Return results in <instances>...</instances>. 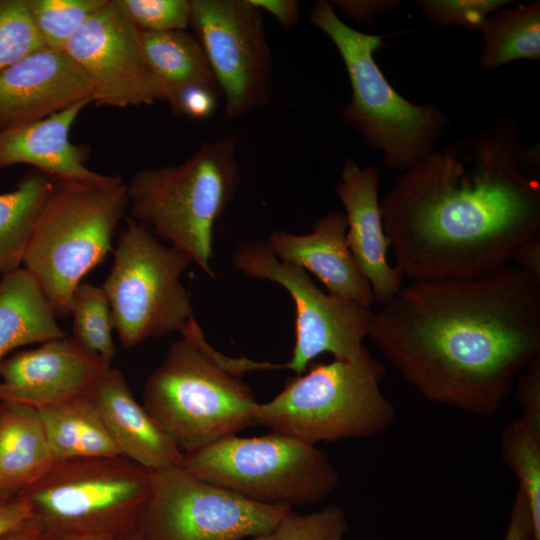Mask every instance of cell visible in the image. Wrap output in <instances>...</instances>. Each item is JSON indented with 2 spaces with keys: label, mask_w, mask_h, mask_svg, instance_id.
Segmentation results:
<instances>
[{
  "label": "cell",
  "mask_w": 540,
  "mask_h": 540,
  "mask_svg": "<svg viewBox=\"0 0 540 540\" xmlns=\"http://www.w3.org/2000/svg\"><path fill=\"white\" fill-rule=\"evenodd\" d=\"M370 340L425 399L492 416L540 357V281L510 263L412 280L373 311Z\"/></svg>",
  "instance_id": "obj_1"
},
{
  "label": "cell",
  "mask_w": 540,
  "mask_h": 540,
  "mask_svg": "<svg viewBox=\"0 0 540 540\" xmlns=\"http://www.w3.org/2000/svg\"><path fill=\"white\" fill-rule=\"evenodd\" d=\"M521 140L516 120L502 115L400 172L380 206L404 277L484 275L540 237V183L517 162Z\"/></svg>",
  "instance_id": "obj_2"
},
{
  "label": "cell",
  "mask_w": 540,
  "mask_h": 540,
  "mask_svg": "<svg viewBox=\"0 0 540 540\" xmlns=\"http://www.w3.org/2000/svg\"><path fill=\"white\" fill-rule=\"evenodd\" d=\"M180 334L147 378L143 406L189 453L255 424L258 402L240 376L269 364L214 350L194 318Z\"/></svg>",
  "instance_id": "obj_3"
},
{
  "label": "cell",
  "mask_w": 540,
  "mask_h": 540,
  "mask_svg": "<svg viewBox=\"0 0 540 540\" xmlns=\"http://www.w3.org/2000/svg\"><path fill=\"white\" fill-rule=\"evenodd\" d=\"M234 135L204 143L178 165L135 172L126 183L128 217L187 253L209 277L214 231L238 190Z\"/></svg>",
  "instance_id": "obj_4"
},
{
  "label": "cell",
  "mask_w": 540,
  "mask_h": 540,
  "mask_svg": "<svg viewBox=\"0 0 540 540\" xmlns=\"http://www.w3.org/2000/svg\"><path fill=\"white\" fill-rule=\"evenodd\" d=\"M310 20L330 38L345 65L351 100L342 109V122L380 151L387 167L400 172L434 151L450 118L439 106L414 104L393 88L374 58L383 35L351 28L329 1L316 2Z\"/></svg>",
  "instance_id": "obj_5"
},
{
  "label": "cell",
  "mask_w": 540,
  "mask_h": 540,
  "mask_svg": "<svg viewBox=\"0 0 540 540\" xmlns=\"http://www.w3.org/2000/svg\"><path fill=\"white\" fill-rule=\"evenodd\" d=\"M127 209L126 182L121 177L109 184L55 180L22 263L56 317L71 314L76 288L110 252Z\"/></svg>",
  "instance_id": "obj_6"
},
{
  "label": "cell",
  "mask_w": 540,
  "mask_h": 540,
  "mask_svg": "<svg viewBox=\"0 0 540 540\" xmlns=\"http://www.w3.org/2000/svg\"><path fill=\"white\" fill-rule=\"evenodd\" d=\"M274 398L258 403L254 423L306 443L372 438L394 423L381 391L386 368L369 352L356 361L311 363Z\"/></svg>",
  "instance_id": "obj_7"
},
{
  "label": "cell",
  "mask_w": 540,
  "mask_h": 540,
  "mask_svg": "<svg viewBox=\"0 0 540 540\" xmlns=\"http://www.w3.org/2000/svg\"><path fill=\"white\" fill-rule=\"evenodd\" d=\"M150 471L123 456L54 461L19 495L44 531L116 540L138 527Z\"/></svg>",
  "instance_id": "obj_8"
},
{
  "label": "cell",
  "mask_w": 540,
  "mask_h": 540,
  "mask_svg": "<svg viewBox=\"0 0 540 540\" xmlns=\"http://www.w3.org/2000/svg\"><path fill=\"white\" fill-rule=\"evenodd\" d=\"M181 466L251 501L292 509L323 501L340 484L325 451L275 432L225 437L183 453Z\"/></svg>",
  "instance_id": "obj_9"
},
{
  "label": "cell",
  "mask_w": 540,
  "mask_h": 540,
  "mask_svg": "<svg viewBox=\"0 0 540 540\" xmlns=\"http://www.w3.org/2000/svg\"><path fill=\"white\" fill-rule=\"evenodd\" d=\"M191 263L187 253L162 244L146 226L125 217L102 285L123 347L181 332L194 318L181 282Z\"/></svg>",
  "instance_id": "obj_10"
},
{
  "label": "cell",
  "mask_w": 540,
  "mask_h": 540,
  "mask_svg": "<svg viewBox=\"0 0 540 540\" xmlns=\"http://www.w3.org/2000/svg\"><path fill=\"white\" fill-rule=\"evenodd\" d=\"M151 474L139 529L143 540H240L272 533L292 508L251 501L182 466Z\"/></svg>",
  "instance_id": "obj_11"
},
{
  "label": "cell",
  "mask_w": 540,
  "mask_h": 540,
  "mask_svg": "<svg viewBox=\"0 0 540 540\" xmlns=\"http://www.w3.org/2000/svg\"><path fill=\"white\" fill-rule=\"evenodd\" d=\"M231 260L246 276L279 284L294 302L295 341L284 369L300 375L324 353L340 361L369 353L363 339L369 334L371 307L323 292L304 269L279 260L266 241L239 243Z\"/></svg>",
  "instance_id": "obj_12"
},
{
  "label": "cell",
  "mask_w": 540,
  "mask_h": 540,
  "mask_svg": "<svg viewBox=\"0 0 540 540\" xmlns=\"http://www.w3.org/2000/svg\"><path fill=\"white\" fill-rule=\"evenodd\" d=\"M190 27L225 98V118L264 106L272 57L261 11L249 0H191Z\"/></svg>",
  "instance_id": "obj_13"
},
{
  "label": "cell",
  "mask_w": 540,
  "mask_h": 540,
  "mask_svg": "<svg viewBox=\"0 0 540 540\" xmlns=\"http://www.w3.org/2000/svg\"><path fill=\"white\" fill-rule=\"evenodd\" d=\"M63 51L90 80L92 103L127 108L162 101L143 54L140 31L117 0H108L93 14Z\"/></svg>",
  "instance_id": "obj_14"
},
{
  "label": "cell",
  "mask_w": 540,
  "mask_h": 540,
  "mask_svg": "<svg viewBox=\"0 0 540 540\" xmlns=\"http://www.w3.org/2000/svg\"><path fill=\"white\" fill-rule=\"evenodd\" d=\"M106 370L66 335L0 362V403L37 410L86 396Z\"/></svg>",
  "instance_id": "obj_15"
},
{
  "label": "cell",
  "mask_w": 540,
  "mask_h": 540,
  "mask_svg": "<svg viewBox=\"0 0 540 540\" xmlns=\"http://www.w3.org/2000/svg\"><path fill=\"white\" fill-rule=\"evenodd\" d=\"M93 88L64 52L41 47L0 70V131L92 103Z\"/></svg>",
  "instance_id": "obj_16"
},
{
  "label": "cell",
  "mask_w": 540,
  "mask_h": 540,
  "mask_svg": "<svg viewBox=\"0 0 540 540\" xmlns=\"http://www.w3.org/2000/svg\"><path fill=\"white\" fill-rule=\"evenodd\" d=\"M379 185L377 167H361L346 158L335 192L345 209L350 251L359 271L370 283L375 301L381 305L403 286L404 275L387 259L389 244L382 222Z\"/></svg>",
  "instance_id": "obj_17"
},
{
  "label": "cell",
  "mask_w": 540,
  "mask_h": 540,
  "mask_svg": "<svg viewBox=\"0 0 540 540\" xmlns=\"http://www.w3.org/2000/svg\"><path fill=\"white\" fill-rule=\"evenodd\" d=\"M346 232L345 214L332 211L319 218L308 234L276 230L266 242L279 260L311 272L328 293L371 307L374 294L355 263Z\"/></svg>",
  "instance_id": "obj_18"
},
{
  "label": "cell",
  "mask_w": 540,
  "mask_h": 540,
  "mask_svg": "<svg viewBox=\"0 0 540 540\" xmlns=\"http://www.w3.org/2000/svg\"><path fill=\"white\" fill-rule=\"evenodd\" d=\"M90 101L76 103L33 122L0 131V169L26 164L55 180L109 184L120 176L89 169L86 149L71 142L70 131Z\"/></svg>",
  "instance_id": "obj_19"
},
{
  "label": "cell",
  "mask_w": 540,
  "mask_h": 540,
  "mask_svg": "<svg viewBox=\"0 0 540 540\" xmlns=\"http://www.w3.org/2000/svg\"><path fill=\"white\" fill-rule=\"evenodd\" d=\"M88 396L121 456L149 471L182 465L183 452L136 400L120 370L104 371Z\"/></svg>",
  "instance_id": "obj_20"
},
{
  "label": "cell",
  "mask_w": 540,
  "mask_h": 540,
  "mask_svg": "<svg viewBox=\"0 0 540 540\" xmlns=\"http://www.w3.org/2000/svg\"><path fill=\"white\" fill-rule=\"evenodd\" d=\"M53 462L36 409L0 403V502L18 496Z\"/></svg>",
  "instance_id": "obj_21"
},
{
  "label": "cell",
  "mask_w": 540,
  "mask_h": 540,
  "mask_svg": "<svg viewBox=\"0 0 540 540\" xmlns=\"http://www.w3.org/2000/svg\"><path fill=\"white\" fill-rule=\"evenodd\" d=\"M43 292L24 268L0 280V362L12 350L66 336Z\"/></svg>",
  "instance_id": "obj_22"
},
{
  "label": "cell",
  "mask_w": 540,
  "mask_h": 540,
  "mask_svg": "<svg viewBox=\"0 0 540 540\" xmlns=\"http://www.w3.org/2000/svg\"><path fill=\"white\" fill-rule=\"evenodd\" d=\"M140 41L162 101L170 108L182 92L191 88L222 94L204 51L193 34L185 31H140Z\"/></svg>",
  "instance_id": "obj_23"
},
{
  "label": "cell",
  "mask_w": 540,
  "mask_h": 540,
  "mask_svg": "<svg viewBox=\"0 0 540 540\" xmlns=\"http://www.w3.org/2000/svg\"><path fill=\"white\" fill-rule=\"evenodd\" d=\"M36 411L54 461L121 456L88 395Z\"/></svg>",
  "instance_id": "obj_24"
},
{
  "label": "cell",
  "mask_w": 540,
  "mask_h": 540,
  "mask_svg": "<svg viewBox=\"0 0 540 540\" xmlns=\"http://www.w3.org/2000/svg\"><path fill=\"white\" fill-rule=\"evenodd\" d=\"M55 180L41 172L24 175L14 190L0 194V274L20 267L36 220Z\"/></svg>",
  "instance_id": "obj_25"
},
{
  "label": "cell",
  "mask_w": 540,
  "mask_h": 540,
  "mask_svg": "<svg viewBox=\"0 0 540 540\" xmlns=\"http://www.w3.org/2000/svg\"><path fill=\"white\" fill-rule=\"evenodd\" d=\"M479 65L497 69L509 62L540 59V1L498 10L483 23Z\"/></svg>",
  "instance_id": "obj_26"
},
{
  "label": "cell",
  "mask_w": 540,
  "mask_h": 540,
  "mask_svg": "<svg viewBox=\"0 0 540 540\" xmlns=\"http://www.w3.org/2000/svg\"><path fill=\"white\" fill-rule=\"evenodd\" d=\"M70 315V337L89 357L110 369L116 348L111 308L103 287L82 281L74 292Z\"/></svg>",
  "instance_id": "obj_27"
},
{
  "label": "cell",
  "mask_w": 540,
  "mask_h": 540,
  "mask_svg": "<svg viewBox=\"0 0 540 540\" xmlns=\"http://www.w3.org/2000/svg\"><path fill=\"white\" fill-rule=\"evenodd\" d=\"M501 454L528 499L535 536L540 540V435L522 419L510 421L501 431Z\"/></svg>",
  "instance_id": "obj_28"
},
{
  "label": "cell",
  "mask_w": 540,
  "mask_h": 540,
  "mask_svg": "<svg viewBox=\"0 0 540 540\" xmlns=\"http://www.w3.org/2000/svg\"><path fill=\"white\" fill-rule=\"evenodd\" d=\"M107 1L26 0V6L43 45L63 51L70 37Z\"/></svg>",
  "instance_id": "obj_29"
},
{
  "label": "cell",
  "mask_w": 540,
  "mask_h": 540,
  "mask_svg": "<svg viewBox=\"0 0 540 540\" xmlns=\"http://www.w3.org/2000/svg\"><path fill=\"white\" fill-rule=\"evenodd\" d=\"M348 529L344 510L337 505H328L307 514L289 510L273 534L275 540H344Z\"/></svg>",
  "instance_id": "obj_30"
},
{
  "label": "cell",
  "mask_w": 540,
  "mask_h": 540,
  "mask_svg": "<svg viewBox=\"0 0 540 540\" xmlns=\"http://www.w3.org/2000/svg\"><path fill=\"white\" fill-rule=\"evenodd\" d=\"M43 46L26 0H0V70Z\"/></svg>",
  "instance_id": "obj_31"
},
{
  "label": "cell",
  "mask_w": 540,
  "mask_h": 540,
  "mask_svg": "<svg viewBox=\"0 0 540 540\" xmlns=\"http://www.w3.org/2000/svg\"><path fill=\"white\" fill-rule=\"evenodd\" d=\"M510 0H417L415 6L433 25L439 28L460 26L480 31L485 20L510 4Z\"/></svg>",
  "instance_id": "obj_32"
},
{
  "label": "cell",
  "mask_w": 540,
  "mask_h": 540,
  "mask_svg": "<svg viewBox=\"0 0 540 540\" xmlns=\"http://www.w3.org/2000/svg\"><path fill=\"white\" fill-rule=\"evenodd\" d=\"M139 31H185L190 26L191 0H117Z\"/></svg>",
  "instance_id": "obj_33"
},
{
  "label": "cell",
  "mask_w": 540,
  "mask_h": 540,
  "mask_svg": "<svg viewBox=\"0 0 540 540\" xmlns=\"http://www.w3.org/2000/svg\"><path fill=\"white\" fill-rule=\"evenodd\" d=\"M515 383L520 418L535 434L540 435V357L519 374Z\"/></svg>",
  "instance_id": "obj_34"
},
{
  "label": "cell",
  "mask_w": 540,
  "mask_h": 540,
  "mask_svg": "<svg viewBox=\"0 0 540 540\" xmlns=\"http://www.w3.org/2000/svg\"><path fill=\"white\" fill-rule=\"evenodd\" d=\"M333 8L356 24L372 25L380 15L389 13L398 7L399 0H333Z\"/></svg>",
  "instance_id": "obj_35"
},
{
  "label": "cell",
  "mask_w": 540,
  "mask_h": 540,
  "mask_svg": "<svg viewBox=\"0 0 540 540\" xmlns=\"http://www.w3.org/2000/svg\"><path fill=\"white\" fill-rule=\"evenodd\" d=\"M220 97L221 94L204 88H191L182 92L170 109L175 115L204 119L213 113Z\"/></svg>",
  "instance_id": "obj_36"
},
{
  "label": "cell",
  "mask_w": 540,
  "mask_h": 540,
  "mask_svg": "<svg viewBox=\"0 0 540 540\" xmlns=\"http://www.w3.org/2000/svg\"><path fill=\"white\" fill-rule=\"evenodd\" d=\"M503 540H537L528 499L518 487Z\"/></svg>",
  "instance_id": "obj_37"
},
{
  "label": "cell",
  "mask_w": 540,
  "mask_h": 540,
  "mask_svg": "<svg viewBox=\"0 0 540 540\" xmlns=\"http://www.w3.org/2000/svg\"><path fill=\"white\" fill-rule=\"evenodd\" d=\"M258 8L270 13L284 29L297 25L300 18L298 1L295 0H249Z\"/></svg>",
  "instance_id": "obj_38"
},
{
  "label": "cell",
  "mask_w": 540,
  "mask_h": 540,
  "mask_svg": "<svg viewBox=\"0 0 540 540\" xmlns=\"http://www.w3.org/2000/svg\"><path fill=\"white\" fill-rule=\"evenodd\" d=\"M31 516L30 505L21 495L0 502V537Z\"/></svg>",
  "instance_id": "obj_39"
},
{
  "label": "cell",
  "mask_w": 540,
  "mask_h": 540,
  "mask_svg": "<svg viewBox=\"0 0 540 540\" xmlns=\"http://www.w3.org/2000/svg\"><path fill=\"white\" fill-rule=\"evenodd\" d=\"M540 281V237H535L517 246L510 262Z\"/></svg>",
  "instance_id": "obj_40"
},
{
  "label": "cell",
  "mask_w": 540,
  "mask_h": 540,
  "mask_svg": "<svg viewBox=\"0 0 540 540\" xmlns=\"http://www.w3.org/2000/svg\"><path fill=\"white\" fill-rule=\"evenodd\" d=\"M517 162L524 173L534 178H540V148L539 142L532 146H519L516 154Z\"/></svg>",
  "instance_id": "obj_41"
},
{
  "label": "cell",
  "mask_w": 540,
  "mask_h": 540,
  "mask_svg": "<svg viewBox=\"0 0 540 540\" xmlns=\"http://www.w3.org/2000/svg\"><path fill=\"white\" fill-rule=\"evenodd\" d=\"M43 532L42 527L33 518H29L3 534L0 540H41Z\"/></svg>",
  "instance_id": "obj_42"
},
{
  "label": "cell",
  "mask_w": 540,
  "mask_h": 540,
  "mask_svg": "<svg viewBox=\"0 0 540 540\" xmlns=\"http://www.w3.org/2000/svg\"><path fill=\"white\" fill-rule=\"evenodd\" d=\"M44 531V530H43ZM41 540H112L105 537L70 535L44 531Z\"/></svg>",
  "instance_id": "obj_43"
},
{
  "label": "cell",
  "mask_w": 540,
  "mask_h": 540,
  "mask_svg": "<svg viewBox=\"0 0 540 540\" xmlns=\"http://www.w3.org/2000/svg\"><path fill=\"white\" fill-rule=\"evenodd\" d=\"M116 540H143L139 526Z\"/></svg>",
  "instance_id": "obj_44"
},
{
  "label": "cell",
  "mask_w": 540,
  "mask_h": 540,
  "mask_svg": "<svg viewBox=\"0 0 540 540\" xmlns=\"http://www.w3.org/2000/svg\"><path fill=\"white\" fill-rule=\"evenodd\" d=\"M240 540H275V537H274V534L272 532V533L263 534V535L250 537V538H245V539H240Z\"/></svg>",
  "instance_id": "obj_45"
},
{
  "label": "cell",
  "mask_w": 540,
  "mask_h": 540,
  "mask_svg": "<svg viewBox=\"0 0 540 540\" xmlns=\"http://www.w3.org/2000/svg\"><path fill=\"white\" fill-rule=\"evenodd\" d=\"M4 502V501H3Z\"/></svg>",
  "instance_id": "obj_46"
}]
</instances>
